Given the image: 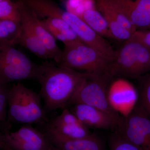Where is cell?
<instances>
[{
  "mask_svg": "<svg viewBox=\"0 0 150 150\" xmlns=\"http://www.w3.org/2000/svg\"><path fill=\"white\" fill-rule=\"evenodd\" d=\"M56 64L43 62V71L38 81L46 113L68 107L81 86L91 76Z\"/></svg>",
  "mask_w": 150,
  "mask_h": 150,
  "instance_id": "1",
  "label": "cell"
},
{
  "mask_svg": "<svg viewBox=\"0 0 150 150\" xmlns=\"http://www.w3.org/2000/svg\"><path fill=\"white\" fill-rule=\"evenodd\" d=\"M40 94L20 83L8 89V120L12 123L43 124L47 121Z\"/></svg>",
  "mask_w": 150,
  "mask_h": 150,
  "instance_id": "2",
  "label": "cell"
},
{
  "mask_svg": "<svg viewBox=\"0 0 150 150\" xmlns=\"http://www.w3.org/2000/svg\"><path fill=\"white\" fill-rule=\"evenodd\" d=\"M149 72L150 47L137 40L129 39L115 50L107 74L113 79H137Z\"/></svg>",
  "mask_w": 150,
  "mask_h": 150,
  "instance_id": "3",
  "label": "cell"
},
{
  "mask_svg": "<svg viewBox=\"0 0 150 150\" xmlns=\"http://www.w3.org/2000/svg\"><path fill=\"white\" fill-rule=\"evenodd\" d=\"M13 46L0 41V82L7 85L25 80L38 81L43 71V63H34Z\"/></svg>",
  "mask_w": 150,
  "mask_h": 150,
  "instance_id": "4",
  "label": "cell"
},
{
  "mask_svg": "<svg viewBox=\"0 0 150 150\" xmlns=\"http://www.w3.org/2000/svg\"><path fill=\"white\" fill-rule=\"evenodd\" d=\"M111 61L95 49L79 41L64 45L62 59L58 64L92 76H98L107 73Z\"/></svg>",
  "mask_w": 150,
  "mask_h": 150,
  "instance_id": "5",
  "label": "cell"
},
{
  "mask_svg": "<svg viewBox=\"0 0 150 150\" xmlns=\"http://www.w3.org/2000/svg\"><path fill=\"white\" fill-rule=\"evenodd\" d=\"M113 79L106 73L98 76H90L81 86L68 107L76 103L88 105L106 112L121 123L123 117L113 107L108 97V88Z\"/></svg>",
  "mask_w": 150,
  "mask_h": 150,
  "instance_id": "6",
  "label": "cell"
},
{
  "mask_svg": "<svg viewBox=\"0 0 150 150\" xmlns=\"http://www.w3.org/2000/svg\"><path fill=\"white\" fill-rule=\"evenodd\" d=\"M116 133L140 150H150V119L141 104L123 117Z\"/></svg>",
  "mask_w": 150,
  "mask_h": 150,
  "instance_id": "7",
  "label": "cell"
},
{
  "mask_svg": "<svg viewBox=\"0 0 150 150\" xmlns=\"http://www.w3.org/2000/svg\"><path fill=\"white\" fill-rule=\"evenodd\" d=\"M3 139L5 145L13 150H48L52 145L43 131L29 124L3 134Z\"/></svg>",
  "mask_w": 150,
  "mask_h": 150,
  "instance_id": "8",
  "label": "cell"
},
{
  "mask_svg": "<svg viewBox=\"0 0 150 150\" xmlns=\"http://www.w3.org/2000/svg\"><path fill=\"white\" fill-rule=\"evenodd\" d=\"M43 132L67 139H79L91 134L68 108L62 109L61 114L43 123Z\"/></svg>",
  "mask_w": 150,
  "mask_h": 150,
  "instance_id": "9",
  "label": "cell"
},
{
  "mask_svg": "<svg viewBox=\"0 0 150 150\" xmlns=\"http://www.w3.org/2000/svg\"><path fill=\"white\" fill-rule=\"evenodd\" d=\"M16 4L20 13V21L24 22L31 28L51 55L52 59L56 64H59L62 59L63 51L57 45L55 38L35 13L22 0H19Z\"/></svg>",
  "mask_w": 150,
  "mask_h": 150,
  "instance_id": "10",
  "label": "cell"
},
{
  "mask_svg": "<svg viewBox=\"0 0 150 150\" xmlns=\"http://www.w3.org/2000/svg\"><path fill=\"white\" fill-rule=\"evenodd\" d=\"M68 108L89 129H104L117 133L121 126V123L111 115L88 105L76 103Z\"/></svg>",
  "mask_w": 150,
  "mask_h": 150,
  "instance_id": "11",
  "label": "cell"
},
{
  "mask_svg": "<svg viewBox=\"0 0 150 150\" xmlns=\"http://www.w3.org/2000/svg\"><path fill=\"white\" fill-rule=\"evenodd\" d=\"M45 134L51 144L62 150H107L102 139L95 134L74 139Z\"/></svg>",
  "mask_w": 150,
  "mask_h": 150,
  "instance_id": "12",
  "label": "cell"
},
{
  "mask_svg": "<svg viewBox=\"0 0 150 150\" xmlns=\"http://www.w3.org/2000/svg\"><path fill=\"white\" fill-rule=\"evenodd\" d=\"M21 30L17 43L42 59H52L51 55L42 42L24 22L21 21Z\"/></svg>",
  "mask_w": 150,
  "mask_h": 150,
  "instance_id": "13",
  "label": "cell"
},
{
  "mask_svg": "<svg viewBox=\"0 0 150 150\" xmlns=\"http://www.w3.org/2000/svg\"><path fill=\"white\" fill-rule=\"evenodd\" d=\"M77 15L100 36L105 38L114 39L105 18L98 11L92 8H86Z\"/></svg>",
  "mask_w": 150,
  "mask_h": 150,
  "instance_id": "14",
  "label": "cell"
},
{
  "mask_svg": "<svg viewBox=\"0 0 150 150\" xmlns=\"http://www.w3.org/2000/svg\"><path fill=\"white\" fill-rule=\"evenodd\" d=\"M130 20L137 30H150V0H135Z\"/></svg>",
  "mask_w": 150,
  "mask_h": 150,
  "instance_id": "15",
  "label": "cell"
},
{
  "mask_svg": "<svg viewBox=\"0 0 150 150\" xmlns=\"http://www.w3.org/2000/svg\"><path fill=\"white\" fill-rule=\"evenodd\" d=\"M21 30V21L0 19V41L11 45L16 44Z\"/></svg>",
  "mask_w": 150,
  "mask_h": 150,
  "instance_id": "16",
  "label": "cell"
},
{
  "mask_svg": "<svg viewBox=\"0 0 150 150\" xmlns=\"http://www.w3.org/2000/svg\"><path fill=\"white\" fill-rule=\"evenodd\" d=\"M105 18L113 38L119 41L125 42L131 38L132 33L126 29L107 11L98 9Z\"/></svg>",
  "mask_w": 150,
  "mask_h": 150,
  "instance_id": "17",
  "label": "cell"
},
{
  "mask_svg": "<svg viewBox=\"0 0 150 150\" xmlns=\"http://www.w3.org/2000/svg\"><path fill=\"white\" fill-rule=\"evenodd\" d=\"M7 85L0 82V131L3 134L10 131L11 126L8 120V92Z\"/></svg>",
  "mask_w": 150,
  "mask_h": 150,
  "instance_id": "18",
  "label": "cell"
},
{
  "mask_svg": "<svg viewBox=\"0 0 150 150\" xmlns=\"http://www.w3.org/2000/svg\"><path fill=\"white\" fill-rule=\"evenodd\" d=\"M137 79L140 85V104L150 119V72Z\"/></svg>",
  "mask_w": 150,
  "mask_h": 150,
  "instance_id": "19",
  "label": "cell"
},
{
  "mask_svg": "<svg viewBox=\"0 0 150 150\" xmlns=\"http://www.w3.org/2000/svg\"><path fill=\"white\" fill-rule=\"evenodd\" d=\"M44 20L64 35L69 43L81 41L71 28L64 21L53 18H46Z\"/></svg>",
  "mask_w": 150,
  "mask_h": 150,
  "instance_id": "20",
  "label": "cell"
},
{
  "mask_svg": "<svg viewBox=\"0 0 150 150\" xmlns=\"http://www.w3.org/2000/svg\"><path fill=\"white\" fill-rule=\"evenodd\" d=\"M0 19L21 21V16L16 3L11 0L0 1Z\"/></svg>",
  "mask_w": 150,
  "mask_h": 150,
  "instance_id": "21",
  "label": "cell"
},
{
  "mask_svg": "<svg viewBox=\"0 0 150 150\" xmlns=\"http://www.w3.org/2000/svg\"><path fill=\"white\" fill-rule=\"evenodd\" d=\"M109 150H140L116 133L110 135L108 141Z\"/></svg>",
  "mask_w": 150,
  "mask_h": 150,
  "instance_id": "22",
  "label": "cell"
},
{
  "mask_svg": "<svg viewBox=\"0 0 150 150\" xmlns=\"http://www.w3.org/2000/svg\"><path fill=\"white\" fill-rule=\"evenodd\" d=\"M129 39L137 40L150 47V30H137Z\"/></svg>",
  "mask_w": 150,
  "mask_h": 150,
  "instance_id": "23",
  "label": "cell"
},
{
  "mask_svg": "<svg viewBox=\"0 0 150 150\" xmlns=\"http://www.w3.org/2000/svg\"><path fill=\"white\" fill-rule=\"evenodd\" d=\"M5 148V144L3 139V134L0 131V150H4Z\"/></svg>",
  "mask_w": 150,
  "mask_h": 150,
  "instance_id": "24",
  "label": "cell"
},
{
  "mask_svg": "<svg viewBox=\"0 0 150 150\" xmlns=\"http://www.w3.org/2000/svg\"><path fill=\"white\" fill-rule=\"evenodd\" d=\"M48 150H62L61 149H58V148L55 147H54V146H53V145H51V147H50V148H49V149H48Z\"/></svg>",
  "mask_w": 150,
  "mask_h": 150,
  "instance_id": "25",
  "label": "cell"
},
{
  "mask_svg": "<svg viewBox=\"0 0 150 150\" xmlns=\"http://www.w3.org/2000/svg\"><path fill=\"white\" fill-rule=\"evenodd\" d=\"M4 149L5 150H13L11 149L10 148H9L7 146H6L5 145Z\"/></svg>",
  "mask_w": 150,
  "mask_h": 150,
  "instance_id": "26",
  "label": "cell"
},
{
  "mask_svg": "<svg viewBox=\"0 0 150 150\" xmlns=\"http://www.w3.org/2000/svg\"><path fill=\"white\" fill-rule=\"evenodd\" d=\"M3 1V0H0V1Z\"/></svg>",
  "mask_w": 150,
  "mask_h": 150,
  "instance_id": "27",
  "label": "cell"
},
{
  "mask_svg": "<svg viewBox=\"0 0 150 150\" xmlns=\"http://www.w3.org/2000/svg\"><path fill=\"white\" fill-rule=\"evenodd\" d=\"M5 150V149H4V150Z\"/></svg>",
  "mask_w": 150,
  "mask_h": 150,
  "instance_id": "28",
  "label": "cell"
}]
</instances>
